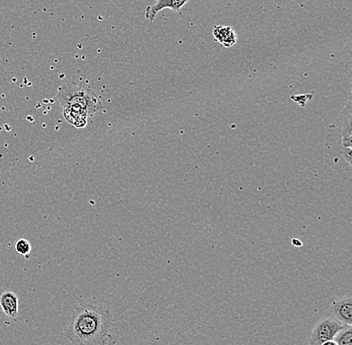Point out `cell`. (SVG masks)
Masks as SVG:
<instances>
[{
    "label": "cell",
    "instance_id": "cell-10",
    "mask_svg": "<svg viewBox=\"0 0 352 345\" xmlns=\"http://www.w3.org/2000/svg\"><path fill=\"white\" fill-rule=\"evenodd\" d=\"M334 342L338 345H352V326L345 325L334 335Z\"/></svg>",
    "mask_w": 352,
    "mask_h": 345
},
{
    "label": "cell",
    "instance_id": "cell-13",
    "mask_svg": "<svg viewBox=\"0 0 352 345\" xmlns=\"http://www.w3.org/2000/svg\"><path fill=\"white\" fill-rule=\"evenodd\" d=\"M292 243H294V247H301V246H302L301 241H299L298 239H292Z\"/></svg>",
    "mask_w": 352,
    "mask_h": 345
},
{
    "label": "cell",
    "instance_id": "cell-7",
    "mask_svg": "<svg viewBox=\"0 0 352 345\" xmlns=\"http://www.w3.org/2000/svg\"><path fill=\"white\" fill-rule=\"evenodd\" d=\"M61 109L65 120L77 128H83L87 126L88 118L91 116L87 110L76 105H65L61 107Z\"/></svg>",
    "mask_w": 352,
    "mask_h": 345
},
{
    "label": "cell",
    "instance_id": "cell-12",
    "mask_svg": "<svg viewBox=\"0 0 352 345\" xmlns=\"http://www.w3.org/2000/svg\"><path fill=\"white\" fill-rule=\"evenodd\" d=\"M312 98L311 94H308V95H299V96H292V100H294V102L299 103L301 106L305 107V104L309 99Z\"/></svg>",
    "mask_w": 352,
    "mask_h": 345
},
{
    "label": "cell",
    "instance_id": "cell-8",
    "mask_svg": "<svg viewBox=\"0 0 352 345\" xmlns=\"http://www.w3.org/2000/svg\"><path fill=\"white\" fill-rule=\"evenodd\" d=\"M19 296L13 292H4L0 296V307L2 313L10 318L19 316Z\"/></svg>",
    "mask_w": 352,
    "mask_h": 345
},
{
    "label": "cell",
    "instance_id": "cell-9",
    "mask_svg": "<svg viewBox=\"0 0 352 345\" xmlns=\"http://www.w3.org/2000/svg\"><path fill=\"white\" fill-rule=\"evenodd\" d=\"M213 37L214 41L224 47H231L235 45L237 41L236 32L230 26L217 25L213 28Z\"/></svg>",
    "mask_w": 352,
    "mask_h": 345
},
{
    "label": "cell",
    "instance_id": "cell-5",
    "mask_svg": "<svg viewBox=\"0 0 352 345\" xmlns=\"http://www.w3.org/2000/svg\"><path fill=\"white\" fill-rule=\"evenodd\" d=\"M189 0H156L154 3L147 6L145 10L144 16L146 21L153 22L155 21L158 13L164 10H171L175 12L180 13L182 8L188 2Z\"/></svg>",
    "mask_w": 352,
    "mask_h": 345
},
{
    "label": "cell",
    "instance_id": "cell-2",
    "mask_svg": "<svg viewBox=\"0 0 352 345\" xmlns=\"http://www.w3.org/2000/svg\"><path fill=\"white\" fill-rule=\"evenodd\" d=\"M351 111L349 97L346 106L341 112L325 143V162L334 172L340 174L346 181L351 179Z\"/></svg>",
    "mask_w": 352,
    "mask_h": 345
},
{
    "label": "cell",
    "instance_id": "cell-3",
    "mask_svg": "<svg viewBox=\"0 0 352 345\" xmlns=\"http://www.w3.org/2000/svg\"><path fill=\"white\" fill-rule=\"evenodd\" d=\"M57 100L59 101L60 107L65 105H76L87 110L90 115H94L102 108L100 99L92 90L74 83H67L65 86L59 88Z\"/></svg>",
    "mask_w": 352,
    "mask_h": 345
},
{
    "label": "cell",
    "instance_id": "cell-1",
    "mask_svg": "<svg viewBox=\"0 0 352 345\" xmlns=\"http://www.w3.org/2000/svg\"><path fill=\"white\" fill-rule=\"evenodd\" d=\"M111 324V314L107 307L85 305L72 314L66 337L74 345H105Z\"/></svg>",
    "mask_w": 352,
    "mask_h": 345
},
{
    "label": "cell",
    "instance_id": "cell-11",
    "mask_svg": "<svg viewBox=\"0 0 352 345\" xmlns=\"http://www.w3.org/2000/svg\"><path fill=\"white\" fill-rule=\"evenodd\" d=\"M15 250L21 256L28 257L32 252V245L28 239H21L15 243Z\"/></svg>",
    "mask_w": 352,
    "mask_h": 345
},
{
    "label": "cell",
    "instance_id": "cell-6",
    "mask_svg": "<svg viewBox=\"0 0 352 345\" xmlns=\"http://www.w3.org/2000/svg\"><path fill=\"white\" fill-rule=\"evenodd\" d=\"M330 311L336 320L344 324H352V300L349 296L333 300Z\"/></svg>",
    "mask_w": 352,
    "mask_h": 345
},
{
    "label": "cell",
    "instance_id": "cell-14",
    "mask_svg": "<svg viewBox=\"0 0 352 345\" xmlns=\"http://www.w3.org/2000/svg\"><path fill=\"white\" fill-rule=\"evenodd\" d=\"M322 345H338L336 344V342H333V340H329V342H324Z\"/></svg>",
    "mask_w": 352,
    "mask_h": 345
},
{
    "label": "cell",
    "instance_id": "cell-4",
    "mask_svg": "<svg viewBox=\"0 0 352 345\" xmlns=\"http://www.w3.org/2000/svg\"><path fill=\"white\" fill-rule=\"evenodd\" d=\"M340 320L334 318H327L319 320L312 329L308 345H322L324 342L333 340L334 335L345 326Z\"/></svg>",
    "mask_w": 352,
    "mask_h": 345
}]
</instances>
